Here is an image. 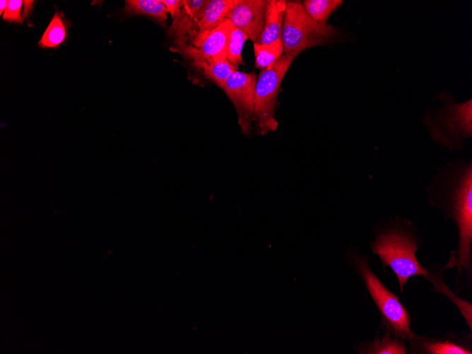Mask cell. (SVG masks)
<instances>
[{"mask_svg": "<svg viewBox=\"0 0 472 354\" xmlns=\"http://www.w3.org/2000/svg\"><path fill=\"white\" fill-rule=\"evenodd\" d=\"M162 1L172 19L178 16L184 4V0H162Z\"/></svg>", "mask_w": 472, "mask_h": 354, "instance_id": "obj_22", "label": "cell"}, {"mask_svg": "<svg viewBox=\"0 0 472 354\" xmlns=\"http://www.w3.org/2000/svg\"><path fill=\"white\" fill-rule=\"evenodd\" d=\"M286 4L285 0H269L264 27L257 43L269 45L281 39Z\"/></svg>", "mask_w": 472, "mask_h": 354, "instance_id": "obj_14", "label": "cell"}, {"mask_svg": "<svg viewBox=\"0 0 472 354\" xmlns=\"http://www.w3.org/2000/svg\"><path fill=\"white\" fill-rule=\"evenodd\" d=\"M294 59L283 54L271 66L262 69L254 92V116L257 133L266 135L277 129L275 107L281 81Z\"/></svg>", "mask_w": 472, "mask_h": 354, "instance_id": "obj_6", "label": "cell"}, {"mask_svg": "<svg viewBox=\"0 0 472 354\" xmlns=\"http://www.w3.org/2000/svg\"><path fill=\"white\" fill-rule=\"evenodd\" d=\"M71 22L66 20L62 11H56L47 28L38 42L41 48H57L67 38Z\"/></svg>", "mask_w": 472, "mask_h": 354, "instance_id": "obj_15", "label": "cell"}, {"mask_svg": "<svg viewBox=\"0 0 472 354\" xmlns=\"http://www.w3.org/2000/svg\"><path fill=\"white\" fill-rule=\"evenodd\" d=\"M124 11L127 14L147 16L165 26L167 11L162 0H126Z\"/></svg>", "mask_w": 472, "mask_h": 354, "instance_id": "obj_16", "label": "cell"}, {"mask_svg": "<svg viewBox=\"0 0 472 354\" xmlns=\"http://www.w3.org/2000/svg\"><path fill=\"white\" fill-rule=\"evenodd\" d=\"M248 36L240 29L232 25L227 40L226 57L227 59L234 66L244 64L242 51Z\"/></svg>", "mask_w": 472, "mask_h": 354, "instance_id": "obj_20", "label": "cell"}, {"mask_svg": "<svg viewBox=\"0 0 472 354\" xmlns=\"http://www.w3.org/2000/svg\"><path fill=\"white\" fill-rule=\"evenodd\" d=\"M206 0H184L178 16L172 19L167 34L172 37L176 47H184L192 40L196 33L197 16Z\"/></svg>", "mask_w": 472, "mask_h": 354, "instance_id": "obj_11", "label": "cell"}, {"mask_svg": "<svg viewBox=\"0 0 472 354\" xmlns=\"http://www.w3.org/2000/svg\"><path fill=\"white\" fill-rule=\"evenodd\" d=\"M8 1L1 0L0 1V14L2 15L3 12L5 11L7 7Z\"/></svg>", "mask_w": 472, "mask_h": 354, "instance_id": "obj_24", "label": "cell"}, {"mask_svg": "<svg viewBox=\"0 0 472 354\" xmlns=\"http://www.w3.org/2000/svg\"><path fill=\"white\" fill-rule=\"evenodd\" d=\"M342 3V0H305L302 5L313 20L326 23L329 17Z\"/></svg>", "mask_w": 472, "mask_h": 354, "instance_id": "obj_18", "label": "cell"}, {"mask_svg": "<svg viewBox=\"0 0 472 354\" xmlns=\"http://www.w3.org/2000/svg\"><path fill=\"white\" fill-rule=\"evenodd\" d=\"M338 35L337 29L313 20L300 1H287L281 34L283 54L295 59L302 51L326 45Z\"/></svg>", "mask_w": 472, "mask_h": 354, "instance_id": "obj_4", "label": "cell"}, {"mask_svg": "<svg viewBox=\"0 0 472 354\" xmlns=\"http://www.w3.org/2000/svg\"><path fill=\"white\" fill-rule=\"evenodd\" d=\"M268 3L269 0H237L228 19L253 43L257 42L264 27Z\"/></svg>", "mask_w": 472, "mask_h": 354, "instance_id": "obj_9", "label": "cell"}, {"mask_svg": "<svg viewBox=\"0 0 472 354\" xmlns=\"http://www.w3.org/2000/svg\"><path fill=\"white\" fill-rule=\"evenodd\" d=\"M23 3V1L21 0L8 1L7 7L3 14V19L10 23L14 22L22 24L21 8Z\"/></svg>", "mask_w": 472, "mask_h": 354, "instance_id": "obj_21", "label": "cell"}, {"mask_svg": "<svg viewBox=\"0 0 472 354\" xmlns=\"http://www.w3.org/2000/svg\"><path fill=\"white\" fill-rule=\"evenodd\" d=\"M372 341L355 344L360 354H406L408 349L405 341L394 336L389 331L380 329Z\"/></svg>", "mask_w": 472, "mask_h": 354, "instance_id": "obj_13", "label": "cell"}, {"mask_svg": "<svg viewBox=\"0 0 472 354\" xmlns=\"http://www.w3.org/2000/svg\"><path fill=\"white\" fill-rule=\"evenodd\" d=\"M255 56V66L265 69L271 66L283 54L281 39L269 45L253 43Z\"/></svg>", "mask_w": 472, "mask_h": 354, "instance_id": "obj_19", "label": "cell"}, {"mask_svg": "<svg viewBox=\"0 0 472 354\" xmlns=\"http://www.w3.org/2000/svg\"><path fill=\"white\" fill-rule=\"evenodd\" d=\"M196 66L202 69L204 74L221 88H223L230 75L237 71V66L232 64L227 59L208 62L202 61L198 63Z\"/></svg>", "mask_w": 472, "mask_h": 354, "instance_id": "obj_17", "label": "cell"}, {"mask_svg": "<svg viewBox=\"0 0 472 354\" xmlns=\"http://www.w3.org/2000/svg\"><path fill=\"white\" fill-rule=\"evenodd\" d=\"M442 99L444 106L427 114L423 124L435 143L450 150L461 148L472 136V100L456 103L445 94Z\"/></svg>", "mask_w": 472, "mask_h": 354, "instance_id": "obj_5", "label": "cell"}, {"mask_svg": "<svg viewBox=\"0 0 472 354\" xmlns=\"http://www.w3.org/2000/svg\"><path fill=\"white\" fill-rule=\"evenodd\" d=\"M232 24L227 19L207 33L195 46L186 45L176 47L177 52L184 54L192 61L202 59L206 62L227 59L226 45L229 31Z\"/></svg>", "mask_w": 472, "mask_h": 354, "instance_id": "obj_10", "label": "cell"}, {"mask_svg": "<svg viewBox=\"0 0 472 354\" xmlns=\"http://www.w3.org/2000/svg\"><path fill=\"white\" fill-rule=\"evenodd\" d=\"M374 236V240L370 242L372 253L379 256L384 271L387 266L393 271L401 292L412 276L430 280L432 271L423 267L415 255L422 240L411 221L399 216L390 218L377 226Z\"/></svg>", "mask_w": 472, "mask_h": 354, "instance_id": "obj_2", "label": "cell"}, {"mask_svg": "<svg viewBox=\"0 0 472 354\" xmlns=\"http://www.w3.org/2000/svg\"><path fill=\"white\" fill-rule=\"evenodd\" d=\"M429 201L444 218L451 219L458 233L457 247L451 251L442 271L456 269L457 293L472 290V162L456 160L440 168L426 189Z\"/></svg>", "mask_w": 472, "mask_h": 354, "instance_id": "obj_1", "label": "cell"}, {"mask_svg": "<svg viewBox=\"0 0 472 354\" xmlns=\"http://www.w3.org/2000/svg\"><path fill=\"white\" fill-rule=\"evenodd\" d=\"M24 4H25V8H24V17L26 18L28 16V15L30 14L33 4H34V1H24Z\"/></svg>", "mask_w": 472, "mask_h": 354, "instance_id": "obj_23", "label": "cell"}, {"mask_svg": "<svg viewBox=\"0 0 472 354\" xmlns=\"http://www.w3.org/2000/svg\"><path fill=\"white\" fill-rule=\"evenodd\" d=\"M412 354H472V334L449 331L442 337L412 334L409 339Z\"/></svg>", "mask_w": 472, "mask_h": 354, "instance_id": "obj_8", "label": "cell"}, {"mask_svg": "<svg viewBox=\"0 0 472 354\" xmlns=\"http://www.w3.org/2000/svg\"><path fill=\"white\" fill-rule=\"evenodd\" d=\"M347 262L363 281L380 315L379 329L389 331L394 336L405 341L413 334L411 317L399 297L390 291L372 270L367 256L356 253L353 249L346 254Z\"/></svg>", "mask_w": 472, "mask_h": 354, "instance_id": "obj_3", "label": "cell"}, {"mask_svg": "<svg viewBox=\"0 0 472 354\" xmlns=\"http://www.w3.org/2000/svg\"><path fill=\"white\" fill-rule=\"evenodd\" d=\"M237 0H208L201 8L196 22V33L191 41L195 46L211 30L228 19V15Z\"/></svg>", "mask_w": 472, "mask_h": 354, "instance_id": "obj_12", "label": "cell"}, {"mask_svg": "<svg viewBox=\"0 0 472 354\" xmlns=\"http://www.w3.org/2000/svg\"><path fill=\"white\" fill-rule=\"evenodd\" d=\"M257 76L254 72L236 71L227 80L223 90L233 104L242 133L249 134L254 119V100Z\"/></svg>", "mask_w": 472, "mask_h": 354, "instance_id": "obj_7", "label": "cell"}]
</instances>
